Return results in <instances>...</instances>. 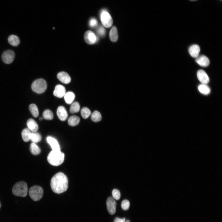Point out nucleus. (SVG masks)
<instances>
[{
	"mask_svg": "<svg viewBox=\"0 0 222 222\" xmlns=\"http://www.w3.org/2000/svg\"><path fill=\"white\" fill-rule=\"evenodd\" d=\"M51 187L55 193L60 194L66 192L68 187V181L67 176L62 172H58L52 178Z\"/></svg>",
	"mask_w": 222,
	"mask_h": 222,
	"instance_id": "obj_1",
	"label": "nucleus"
},
{
	"mask_svg": "<svg viewBox=\"0 0 222 222\" xmlns=\"http://www.w3.org/2000/svg\"><path fill=\"white\" fill-rule=\"evenodd\" d=\"M65 155L60 150H52L47 156V160L50 164L54 166H58L64 162Z\"/></svg>",
	"mask_w": 222,
	"mask_h": 222,
	"instance_id": "obj_2",
	"label": "nucleus"
},
{
	"mask_svg": "<svg viewBox=\"0 0 222 222\" xmlns=\"http://www.w3.org/2000/svg\"><path fill=\"white\" fill-rule=\"evenodd\" d=\"M12 192L15 196L23 197H25L28 193V186L24 181L19 182L13 186Z\"/></svg>",
	"mask_w": 222,
	"mask_h": 222,
	"instance_id": "obj_3",
	"label": "nucleus"
},
{
	"mask_svg": "<svg viewBox=\"0 0 222 222\" xmlns=\"http://www.w3.org/2000/svg\"><path fill=\"white\" fill-rule=\"evenodd\" d=\"M29 196L35 201H38L42 198L44 191L42 188L38 185L31 187L29 191Z\"/></svg>",
	"mask_w": 222,
	"mask_h": 222,
	"instance_id": "obj_4",
	"label": "nucleus"
},
{
	"mask_svg": "<svg viewBox=\"0 0 222 222\" xmlns=\"http://www.w3.org/2000/svg\"><path fill=\"white\" fill-rule=\"evenodd\" d=\"M47 84L44 79H39L34 81L31 85V88L35 92L41 94L44 93L46 90Z\"/></svg>",
	"mask_w": 222,
	"mask_h": 222,
	"instance_id": "obj_5",
	"label": "nucleus"
},
{
	"mask_svg": "<svg viewBox=\"0 0 222 222\" xmlns=\"http://www.w3.org/2000/svg\"><path fill=\"white\" fill-rule=\"evenodd\" d=\"M100 19L103 24L107 28L112 26L113 23V19L109 14L106 10L102 11L100 14Z\"/></svg>",
	"mask_w": 222,
	"mask_h": 222,
	"instance_id": "obj_6",
	"label": "nucleus"
},
{
	"mask_svg": "<svg viewBox=\"0 0 222 222\" xmlns=\"http://www.w3.org/2000/svg\"><path fill=\"white\" fill-rule=\"evenodd\" d=\"M84 39L85 42L89 44H93L98 41V38L92 31L89 30L85 34Z\"/></svg>",
	"mask_w": 222,
	"mask_h": 222,
	"instance_id": "obj_7",
	"label": "nucleus"
},
{
	"mask_svg": "<svg viewBox=\"0 0 222 222\" xmlns=\"http://www.w3.org/2000/svg\"><path fill=\"white\" fill-rule=\"evenodd\" d=\"M107 210L111 215H114L116 211V203L114 199L112 197H109L107 200Z\"/></svg>",
	"mask_w": 222,
	"mask_h": 222,
	"instance_id": "obj_8",
	"label": "nucleus"
},
{
	"mask_svg": "<svg viewBox=\"0 0 222 222\" xmlns=\"http://www.w3.org/2000/svg\"><path fill=\"white\" fill-rule=\"evenodd\" d=\"M15 54L13 51L8 50L5 51L2 54V58L3 62L6 64H11L14 60Z\"/></svg>",
	"mask_w": 222,
	"mask_h": 222,
	"instance_id": "obj_9",
	"label": "nucleus"
},
{
	"mask_svg": "<svg viewBox=\"0 0 222 222\" xmlns=\"http://www.w3.org/2000/svg\"><path fill=\"white\" fill-rule=\"evenodd\" d=\"M199 80L202 84H207L210 82L209 78L207 73L203 70H199L197 73Z\"/></svg>",
	"mask_w": 222,
	"mask_h": 222,
	"instance_id": "obj_10",
	"label": "nucleus"
},
{
	"mask_svg": "<svg viewBox=\"0 0 222 222\" xmlns=\"http://www.w3.org/2000/svg\"><path fill=\"white\" fill-rule=\"evenodd\" d=\"M66 93L65 88L63 86L58 85L56 86L53 94L54 96L58 98H62L64 97Z\"/></svg>",
	"mask_w": 222,
	"mask_h": 222,
	"instance_id": "obj_11",
	"label": "nucleus"
},
{
	"mask_svg": "<svg viewBox=\"0 0 222 222\" xmlns=\"http://www.w3.org/2000/svg\"><path fill=\"white\" fill-rule=\"evenodd\" d=\"M57 115L59 119L62 121H66L68 117V114L65 108L63 106L58 107L57 110Z\"/></svg>",
	"mask_w": 222,
	"mask_h": 222,
	"instance_id": "obj_12",
	"label": "nucleus"
},
{
	"mask_svg": "<svg viewBox=\"0 0 222 222\" xmlns=\"http://www.w3.org/2000/svg\"><path fill=\"white\" fill-rule=\"evenodd\" d=\"M58 80L63 83L68 84L71 81V78L69 75L65 72H61L57 75Z\"/></svg>",
	"mask_w": 222,
	"mask_h": 222,
	"instance_id": "obj_13",
	"label": "nucleus"
},
{
	"mask_svg": "<svg viewBox=\"0 0 222 222\" xmlns=\"http://www.w3.org/2000/svg\"><path fill=\"white\" fill-rule=\"evenodd\" d=\"M196 61L199 65L203 67H207L210 64L209 58L204 55L199 56L196 58Z\"/></svg>",
	"mask_w": 222,
	"mask_h": 222,
	"instance_id": "obj_14",
	"label": "nucleus"
},
{
	"mask_svg": "<svg viewBox=\"0 0 222 222\" xmlns=\"http://www.w3.org/2000/svg\"><path fill=\"white\" fill-rule=\"evenodd\" d=\"M188 51L190 55L193 57L196 58L199 56L200 47L197 44L193 45L189 47Z\"/></svg>",
	"mask_w": 222,
	"mask_h": 222,
	"instance_id": "obj_15",
	"label": "nucleus"
},
{
	"mask_svg": "<svg viewBox=\"0 0 222 222\" xmlns=\"http://www.w3.org/2000/svg\"><path fill=\"white\" fill-rule=\"evenodd\" d=\"M47 140L51 146L52 150H60V145L57 141L55 139L52 137L49 136L47 138Z\"/></svg>",
	"mask_w": 222,
	"mask_h": 222,
	"instance_id": "obj_16",
	"label": "nucleus"
},
{
	"mask_svg": "<svg viewBox=\"0 0 222 222\" xmlns=\"http://www.w3.org/2000/svg\"><path fill=\"white\" fill-rule=\"evenodd\" d=\"M27 124L29 130L32 132H36L38 130V126L37 122L32 119H29Z\"/></svg>",
	"mask_w": 222,
	"mask_h": 222,
	"instance_id": "obj_17",
	"label": "nucleus"
},
{
	"mask_svg": "<svg viewBox=\"0 0 222 222\" xmlns=\"http://www.w3.org/2000/svg\"><path fill=\"white\" fill-rule=\"evenodd\" d=\"M109 38L111 41L116 42L118 38V31L116 27L114 26L111 29L109 33Z\"/></svg>",
	"mask_w": 222,
	"mask_h": 222,
	"instance_id": "obj_18",
	"label": "nucleus"
},
{
	"mask_svg": "<svg viewBox=\"0 0 222 222\" xmlns=\"http://www.w3.org/2000/svg\"><path fill=\"white\" fill-rule=\"evenodd\" d=\"M8 41L10 44L14 46H17L20 43L19 38L16 36L13 35H11L9 37Z\"/></svg>",
	"mask_w": 222,
	"mask_h": 222,
	"instance_id": "obj_19",
	"label": "nucleus"
},
{
	"mask_svg": "<svg viewBox=\"0 0 222 222\" xmlns=\"http://www.w3.org/2000/svg\"><path fill=\"white\" fill-rule=\"evenodd\" d=\"M41 139V136L39 133L37 132L31 133L30 140H31L33 143H37L40 142Z\"/></svg>",
	"mask_w": 222,
	"mask_h": 222,
	"instance_id": "obj_20",
	"label": "nucleus"
},
{
	"mask_svg": "<svg viewBox=\"0 0 222 222\" xmlns=\"http://www.w3.org/2000/svg\"><path fill=\"white\" fill-rule=\"evenodd\" d=\"M80 119L78 117L73 116H71L68 119V123L69 125L74 126L78 125L80 122Z\"/></svg>",
	"mask_w": 222,
	"mask_h": 222,
	"instance_id": "obj_21",
	"label": "nucleus"
},
{
	"mask_svg": "<svg viewBox=\"0 0 222 222\" xmlns=\"http://www.w3.org/2000/svg\"><path fill=\"white\" fill-rule=\"evenodd\" d=\"M64 97L66 103L68 104H71L74 100L75 96L73 92H69L65 94Z\"/></svg>",
	"mask_w": 222,
	"mask_h": 222,
	"instance_id": "obj_22",
	"label": "nucleus"
},
{
	"mask_svg": "<svg viewBox=\"0 0 222 222\" xmlns=\"http://www.w3.org/2000/svg\"><path fill=\"white\" fill-rule=\"evenodd\" d=\"M29 109L34 117H38L39 115V110L37 106L35 104H30L29 107Z\"/></svg>",
	"mask_w": 222,
	"mask_h": 222,
	"instance_id": "obj_23",
	"label": "nucleus"
},
{
	"mask_svg": "<svg viewBox=\"0 0 222 222\" xmlns=\"http://www.w3.org/2000/svg\"><path fill=\"white\" fill-rule=\"evenodd\" d=\"M30 149L31 153L34 155H38L41 152L40 148L33 142L31 144Z\"/></svg>",
	"mask_w": 222,
	"mask_h": 222,
	"instance_id": "obj_24",
	"label": "nucleus"
},
{
	"mask_svg": "<svg viewBox=\"0 0 222 222\" xmlns=\"http://www.w3.org/2000/svg\"><path fill=\"white\" fill-rule=\"evenodd\" d=\"M198 89L200 93L205 95L208 94L211 92L210 88L206 84H202L200 85L198 87Z\"/></svg>",
	"mask_w": 222,
	"mask_h": 222,
	"instance_id": "obj_25",
	"label": "nucleus"
},
{
	"mask_svg": "<svg viewBox=\"0 0 222 222\" xmlns=\"http://www.w3.org/2000/svg\"><path fill=\"white\" fill-rule=\"evenodd\" d=\"M102 119L101 115L97 111H95L91 116V120L94 122H98Z\"/></svg>",
	"mask_w": 222,
	"mask_h": 222,
	"instance_id": "obj_26",
	"label": "nucleus"
},
{
	"mask_svg": "<svg viewBox=\"0 0 222 222\" xmlns=\"http://www.w3.org/2000/svg\"><path fill=\"white\" fill-rule=\"evenodd\" d=\"M31 132L28 129H24L22 132V136L23 140L25 142H28L30 140Z\"/></svg>",
	"mask_w": 222,
	"mask_h": 222,
	"instance_id": "obj_27",
	"label": "nucleus"
},
{
	"mask_svg": "<svg viewBox=\"0 0 222 222\" xmlns=\"http://www.w3.org/2000/svg\"><path fill=\"white\" fill-rule=\"evenodd\" d=\"M80 109V106L78 103L74 102L72 103L70 108V112L72 114L78 113Z\"/></svg>",
	"mask_w": 222,
	"mask_h": 222,
	"instance_id": "obj_28",
	"label": "nucleus"
},
{
	"mask_svg": "<svg viewBox=\"0 0 222 222\" xmlns=\"http://www.w3.org/2000/svg\"><path fill=\"white\" fill-rule=\"evenodd\" d=\"M43 116L44 119L47 120H52L54 118L53 114L49 109L45 110L43 113Z\"/></svg>",
	"mask_w": 222,
	"mask_h": 222,
	"instance_id": "obj_29",
	"label": "nucleus"
},
{
	"mask_svg": "<svg viewBox=\"0 0 222 222\" xmlns=\"http://www.w3.org/2000/svg\"><path fill=\"white\" fill-rule=\"evenodd\" d=\"M81 113L82 116L84 119L88 118L91 114L90 109L86 107L82 109Z\"/></svg>",
	"mask_w": 222,
	"mask_h": 222,
	"instance_id": "obj_30",
	"label": "nucleus"
},
{
	"mask_svg": "<svg viewBox=\"0 0 222 222\" xmlns=\"http://www.w3.org/2000/svg\"><path fill=\"white\" fill-rule=\"evenodd\" d=\"M130 205L129 201L127 200H125L122 201L121 204L122 209L126 211L129 209Z\"/></svg>",
	"mask_w": 222,
	"mask_h": 222,
	"instance_id": "obj_31",
	"label": "nucleus"
},
{
	"mask_svg": "<svg viewBox=\"0 0 222 222\" xmlns=\"http://www.w3.org/2000/svg\"><path fill=\"white\" fill-rule=\"evenodd\" d=\"M113 198L117 200H119L121 197L120 192L118 189H115L113 191Z\"/></svg>",
	"mask_w": 222,
	"mask_h": 222,
	"instance_id": "obj_32",
	"label": "nucleus"
},
{
	"mask_svg": "<svg viewBox=\"0 0 222 222\" xmlns=\"http://www.w3.org/2000/svg\"><path fill=\"white\" fill-rule=\"evenodd\" d=\"M96 32L98 35L101 37L104 36L106 34L105 30L102 26H100L97 28Z\"/></svg>",
	"mask_w": 222,
	"mask_h": 222,
	"instance_id": "obj_33",
	"label": "nucleus"
},
{
	"mask_svg": "<svg viewBox=\"0 0 222 222\" xmlns=\"http://www.w3.org/2000/svg\"><path fill=\"white\" fill-rule=\"evenodd\" d=\"M89 24L90 27L94 28L97 26L98 22L96 18H93L90 19V20Z\"/></svg>",
	"mask_w": 222,
	"mask_h": 222,
	"instance_id": "obj_34",
	"label": "nucleus"
},
{
	"mask_svg": "<svg viewBox=\"0 0 222 222\" xmlns=\"http://www.w3.org/2000/svg\"><path fill=\"white\" fill-rule=\"evenodd\" d=\"M126 219L125 218H119L118 217H116L114 222H124L125 221Z\"/></svg>",
	"mask_w": 222,
	"mask_h": 222,
	"instance_id": "obj_35",
	"label": "nucleus"
},
{
	"mask_svg": "<svg viewBox=\"0 0 222 222\" xmlns=\"http://www.w3.org/2000/svg\"><path fill=\"white\" fill-rule=\"evenodd\" d=\"M39 120L40 121H42V120H43V118L42 117H41V118H40Z\"/></svg>",
	"mask_w": 222,
	"mask_h": 222,
	"instance_id": "obj_36",
	"label": "nucleus"
},
{
	"mask_svg": "<svg viewBox=\"0 0 222 222\" xmlns=\"http://www.w3.org/2000/svg\"><path fill=\"white\" fill-rule=\"evenodd\" d=\"M124 222H130V221L129 220H128L125 221Z\"/></svg>",
	"mask_w": 222,
	"mask_h": 222,
	"instance_id": "obj_37",
	"label": "nucleus"
},
{
	"mask_svg": "<svg viewBox=\"0 0 222 222\" xmlns=\"http://www.w3.org/2000/svg\"><path fill=\"white\" fill-rule=\"evenodd\" d=\"M190 1H196V0H190Z\"/></svg>",
	"mask_w": 222,
	"mask_h": 222,
	"instance_id": "obj_38",
	"label": "nucleus"
},
{
	"mask_svg": "<svg viewBox=\"0 0 222 222\" xmlns=\"http://www.w3.org/2000/svg\"><path fill=\"white\" fill-rule=\"evenodd\" d=\"M0 208H1V204H0Z\"/></svg>",
	"mask_w": 222,
	"mask_h": 222,
	"instance_id": "obj_39",
	"label": "nucleus"
}]
</instances>
